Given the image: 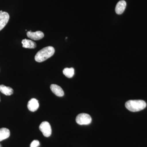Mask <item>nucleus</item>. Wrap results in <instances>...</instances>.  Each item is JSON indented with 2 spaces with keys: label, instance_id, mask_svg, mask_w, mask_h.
Listing matches in <instances>:
<instances>
[{
  "label": "nucleus",
  "instance_id": "obj_1",
  "mask_svg": "<svg viewBox=\"0 0 147 147\" xmlns=\"http://www.w3.org/2000/svg\"><path fill=\"white\" fill-rule=\"evenodd\" d=\"M55 49L52 46H47L38 51L35 56V60L38 62H42L53 56Z\"/></svg>",
  "mask_w": 147,
  "mask_h": 147
},
{
  "label": "nucleus",
  "instance_id": "obj_2",
  "mask_svg": "<svg viewBox=\"0 0 147 147\" xmlns=\"http://www.w3.org/2000/svg\"><path fill=\"white\" fill-rule=\"evenodd\" d=\"M146 103L142 100H129L125 102V106L127 110L132 112H137L144 109Z\"/></svg>",
  "mask_w": 147,
  "mask_h": 147
},
{
  "label": "nucleus",
  "instance_id": "obj_3",
  "mask_svg": "<svg viewBox=\"0 0 147 147\" xmlns=\"http://www.w3.org/2000/svg\"><path fill=\"white\" fill-rule=\"evenodd\" d=\"M92 118L88 114L81 113L76 117V122L80 125H87L92 122Z\"/></svg>",
  "mask_w": 147,
  "mask_h": 147
},
{
  "label": "nucleus",
  "instance_id": "obj_4",
  "mask_svg": "<svg viewBox=\"0 0 147 147\" xmlns=\"http://www.w3.org/2000/svg\"><path fill=\"white\" fill-rule=\"evenodd\" d=\"M40 131L42 132L44 137H50L52 134V128L49 122L47 121H43L41 123L39 127Z\"/></svg>",
  "mask_w": 147,
  "mask_h": 147
},
{
  "label": "nucleus",
  "instance_id": "obj_5",
  "mask_svg": "<svg viewBox=\"0 0 147 147\" xmlns=\"http://www.w3.org/2000/svg\"><path fill=\"white\" fill-rule=\"evenodd\" d=\"M9 19V14L7 12L3 11L0 13V31L5 27Z\"/></svg>",
  "mask_w": 147,
  "mask_h": 147
},
{
  "label": "nucleus",
  "instance_id": "obj_6",
  "mask_svg": "<svg viewBox=\"0 0 147 147\" xmlns=\"http://www.w3.org/2000/svg\"><path fill=\"white\" fill-rule=\"evenodd\" d=\"M27 35L29 38L36 40L41 39L44 36L43 33L40 31L35 32H32L31 31H30L27 32Z\"/></svg>",
  "mask_w": 147,
  "mask_h": 147
},
{
  "label": "nucleus",
  "instance_id": "obj_7",
  "mask_svg": "<svg viewBox=\"0 0 147 147\" xmlns=\"http://www.w3.org/2000/svg\"><path fill=\"white\" fill-rule=\"evenodd\" d=\"M50 89L54 94L59 97H62L64 94L63 90L56 84H52L50 86Z\"/></svg>",
  "mask_w": 147,
  "mask_h": 147
},
{
  "label": "nucleus",
  "instance_id": "obj_8",
  "mask_svg": "<svg viewBox=\"0 0 147 147\" xmlns=\"http://www.w3.org/2000/svg\"><path fill=\"white\" fill-rule=\"evenodd\" d=\"M39 105L38 100L36 98H32L29 100L28 104V108L31 112L36 111L39 108Z\"/></svg>",
  "mask_w": 147,
  "mask_h": 147
},
{
  "label": "nucleus",
  "instance_id": "obj_9",
  "mask_svg": "<svg viewBox=\"0 0 147 147\" xmlns=\"http://www.w3.org/2000/svg\"><path fill=\"white\" fill-rule=\"evenodd\" d=\"M126 7V2L123 0L119 1L117 3L115 7V11L116 13L118 14H122L124 10Z\"/></svg>",
  "mask_w": 147,
  "mask_h": 147
},
{
  "label": "nucleus",
  "instance_id": "obj_10",
  "mask_svg": "<svg viewBox=\"0 0 147 147\" xmlns=\"http://www.w3.org/2000/svg\"><path fill=\"white\" fill-rule=\"evenodd\" d=\"M23 47L29 49H34L36 47V44L35 42H34L30 40L24 39L22 41Z\"/></svg>",
  "mask_w": 147,
  "mask_h": 147
},
{
  "label": "nucleus",
  "instance_id": "obj_11",
  "mask_svg": "<svg viewBox=\"0 0 147 147\" xmlns=\"http://www.w3.org/2000/svg\"><path fill=\"white\" fill-rule=\"evenodd\" d=\"M10 136V131L7 128L3 127L0 129V142L7 139Z\"/></svg>",
  "mask_w": 147,
  "mask_h": 147
},
{
  "label": "nucleus",
  "instance_id": "obj_12",
  "mask_svg": "<svg viewBox=\"0 0 147 147\" xmlns=\"http://www.w3.org/2000/svg\"><path fill=\"white\" fill-rule=\"evenodd\" d=\"M0 92L6 96H10L13 94V90L12 88L6 86L4 85H0Z\"/></svg>",
  "mask_w": 147,
  "mask_h": 147
},
{
  "label": "nucleus",
  "instance_id": "obj_13",
  "mask_svg": "<svg viewBox=\"0 0 147 147\" xmlns=\"http://www.w3.org/2000/svg\"><path fill=\"white\" fill-rule=\"evenodd\" d=\"M63 74L64 75L68 78H71L73 77L74 74V69L71 68H65L63 70Z\"/></svg>",
  "mask_w": 147,
  "mask_h": 147
},
{
  "label": "nucleus",
  "instance_id": "obj_14",
  "mask_svg": "<svg viewBox=\"0 0 147 147\" xmlns=\"http://www.w3.org/2000/svg\"><path fill=\"white\" fill-rule=\"evenodd\" d=\"M40 143L38 140H34L30 144V147H38L39 146Z\"/></svg>",
  "mask_w": 147,
  "mask_h": 147
},
{
  "label": "nucleus",
  "instance_id": "obj_15",
  "mask_svg": "<svg viewBox=\"0 0 147 147\" xmlns=\"http://www.w3.org/2000/svg\"><path fill=\"white\" fill-rule=\"evenodd\" d=\"M3 11L2 10H1L0 11V13H1V12H2Z\"/></svg>",
  "mask_w": 147,
  "mask_h": 147
},
{
  "label": "nucleus",
  "instance_id": "obj_16",
  "mask_svg": "<svg viewBox=\"0 0 147 147\" xmlns=\"http://www.w3.org/2000/svg\"><path fill=\"white\" fill-rule=\"evenodd\" d=\"M0 101H1V99H0Z\"/></svg>",
  "mask_w": 147,
  "mask_h": 147
}]
</instances>
